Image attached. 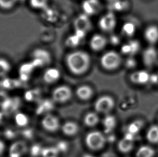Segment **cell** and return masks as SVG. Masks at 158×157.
<instances>
[{
	"instance_id": "obj_1",
	"label": "cell",
	"mask_w": 158,
	"mask_h": 157,
	"mask_svg": "<svg viewBox=\"0 0 158 157\" xmlns=\"http://www.w3.org/2000/svg\"><path fill=\"white\" fill-rule=\"evenodd\" d=\"M69 70L75 75L85 74L90 69L91 58L89 53L81 50H77L69 53L65 59Z\"/></svg>"
},
{
	"instance_id": "obj_2",
	"label": "cell",
	"mask_w": 158,
	"mask_h": 157,
	"mask_svg": "<svg viewBox=\"0 0 158 157\" xmlns=\"http://www.w3.org/2000/svg\"><path fill=\"white\" fill-rule=\"evenodd\" d=\"M123 62L122 55L114 50L107 51L100 58L101 66L104 70L109 72L117 70L122 65Z\"/></svg>"
},
{
	"instance_id": "obj_3",
	"label": "cell",
	"mask_w": 158,
	"mask_h": 157,
	"mask_svg": "<svg viewBox=\"0 0 158 157\" xmlns=\"http://www.w3.org/2000/svg\"><path fill=\"white\" fill-rule=\"evenodd\" d=\"M86 145L93 151H98L105 147L106 139L105 135L99 131H92L86 135Z\"/></svg>"
},
{
	"instance_id": "obj_4",
	"label": "cell",
	"mask_w": 158,
	"mask_h": 157,
	"mask_svg": "<svg viewBox=\"0 0 158 157\" xmlns=\"http://www.w3.org/2000/svg\"><path fill=\"white\" fill-rule=\"evenodd\" d=\"M73 26L76 31V34L80 38H83L92 27L90 16L84 13L79 15L75 19Z\"/></svg>"
},
{
	"instance_id": "obj_5",
	"label": "cell",
	"mask_w": 158,
	"mask_h": 157,
	"mask_svg": "<svg viewBox=\"0 0 158 157\" xmlns=\"http://www.w3.org/2000/svg\"><path fill=\"white\" fill-rule=\"evenodd\" d=\"M115 100L109 95H104L99 98L94 103V109L97 113L109 114L115 107Z\"/></svg>"
},
{
	"instance_id": "obj_6",
	"label": "cell",
	"mask_w": 158,
	"mask_h": 157,
	"mask_svg": "<svg viewBox=\"0 0 158 157\" xmlns=\"http://www.w3.org/2000/svg\"><path fill=\"white\" fill-rule=\"evenodd\" d=\"M73 96V91L70 87L66 85H62L56 87L52 93V98L54 101L59 103H64L70 100Z\"/></svg>"
},
{
	"instance_id": "obj_7",
	"label": "cell",
	"mask_w": 158,
	"mask_h": 157,
	"mask_svg": "<svg viewBox=\"0 0 158 157\" xmlns=\"http://www.w3.org/2000/svg\"><path fill=\"white\" fill-rule=\"evenodd\" d=\"M117 24V17L112 12H109L105 14L99 19V28L103 32L112 31L115 29Z\"/></svg>"
},
{
	"instance_id": "obj_8",
	"label": "cell",
	"mask_w": 158,
	"mask_h": 157,
	"mask_svg": "<svg viewBox=\"0 0 158 157\" xmlns=\"http://www.w3.org/2000/svg\"><path fill=\"white\" fill-rule=\"evenodd\" d=\"M142 60L148 68H152L158 62V50L153 45L146 47L142 54Z\"/></svg>"
},
{
	"instance_id": "obj_9",
	"label": "cell",
	"mask_w": 158,
	"mask_h": 157,
	"mask_svg": "<svg viewBox=\"0 0 158 157\" xmlns=\"http://www.w3.org/2000/svg\"><path fill=\"white\" fill-rule=\"evenodd\" d=\"M135 137L132 134L127 132L126 135L118 142V151L124 155L131 153L135 148Z\"/></svg>"
},
{
	"instance_id": "obj_10",
	"label": "cell",
	"mask_w": 158,
	"mask_h": 157,
	"mask_svg": "<svg viewBox=\"0 0 158 157\" xmlns=\"http://www.w3.org/2000/svg\"><path fill=\"white\" fill-rule=\"evenodd\" d=\"M151 75L145 70L135 71L130 75V81L134 85L143 86L150 81Z\"/></svg>"
},
{
	"instance_id": "obj_11",
	"label": "cell",
	"mask_w": 158,
	"mask_h": 157,
	"mask_svg": "<svg viewBox=\"0 0 158 157\" xmlns=\"http://www.w3.org/2000/svg\"><path fill=\"white\" fill-rule=\"evenodd\" d=\"M41 124L45 130L50 132L57 131L60 127L59 119L52 114H48L44 116L41 121Z\"/></svg>"
},
{
	"instance_id": "obj_12",
	"label": "cell",
	"mask_w": 158,
	"mask_h": 157,
	"mask_svg": "<svg viewBox=\"0 0 158 157\" xmlns=\"http://www.w3.org/2000/svg\"><path fill=\"white\" fill-rule=\"evenodd\" d=\"M108 40L103 34H96L91 37L89 41V46L92 51L99 52L103 50L106 46Z\"/></svg>"
},
{
	"instance_id": "obj_13",
	"label": "cell",
	"mask_w": 158,
	"mask_h": 157,
	"mask_svg": "<svg viewBox=\"0 0 158 157\" xmlns=\"http://www.w3.org/2000/svg\"><path fill=\"white\" fill-rule=\"evenodd\" d=\"M81 7L84 13L91 16L98 13L102 6L99 0H85Z\"/></svg>"
},
{
	"instance_id": "obj_14",
	"label": "cell",
	"mask_w": 158,
	"mask_h": 157,
	"mask_svg": "<svg viewBox=\"0 0 158 157\" xmlns=\"http://www.w3.org/2000/svg\"><path fill=\"white\" fill-rule=\"evenodd\" d=\"M146 41L151 45H154L158 42V26L152 24L146 28L143 32Z\"/></svg>"
},
{
	"instance_id": "obj_15",
	"label": "cell",
	"mask_w": 158,
	"mask_h": 157,
	"mask_svg": "<svg viewBox=\"0 0 158 157\" xmlns=\"http://www.w3.org/2000/svg\"><path fill=\"white\" fill-rule=\"evenodd\" d=\"M32 56L34 59L43 65L50 64L52 61V56L50 53L44 49H37L35 50L32 52Z\"/></svg>"
},
{
	"instance_id": "obj_16",
	"label": "cell",
	"mask_w": 158,
	"mask_h": 157,
	"mask_svg": "<svg viewBox=\"0 0 158 157\" xmlns=\"http://www.w3.org/2000/svg\"><path fill=\"white\" fill-rule=\"evenodd\" d=\"M60 72L58 68L50 67L45 70L43 74V80L49 84L57 82L60 78Z\"/></svg>"
},
{
	"instance_id": "obj_17",
	"label": "cell",
	"mask_w": 158,
	"mask_h": 157,
	"mask_svg": "<svg viewBox=\"0 0 158 157\" xmlns=\"http://www.w3.org/2000/svg\"><path fill=\"white\" fill-rule=\"evenodd\" d=\"M156 150L150 145H141L135 152V157H156Z\"/></svg>"
},
{
	"instance_id": "obj_18",
	"label": "cell",
	"mask_w": 158,
	"mask_h": 157,
	"mask_svg": "<svg viewBox=\"0 0 158 157\" xmlns=\"http://www.w3.org/2000/svg\"><path fill=\"white\" fill-rule=\"evenodd\" d=\"M27 149V145L22 141H17L14 143L10 147V157H21L26 153Z\"/></svg>"
},
{
	"instance_id": "obj_19",
	"label": "cell",
	"mask_w": 158,
	"mask_h": 157,
	"mask_svg": "<svg viewBox=\"0 0 158 157\" xmlns=\"http://www.w3.org/2000/svg\"><path fill=\"white\" fill-rule=\"evenodd\" d=\"M76 94L80 100L87 101L92 98L94 95V91L89 85H81L77 88Z\"/></svg>"
},
{
	"instance_id": "obj_20",
	"label": "cell",
	"mask_w": 158,
	"mask_h": 157,
	"mask_svg": "<svg viewBox=\"0 0 158 157\" xmlns=\"http://www.w3.org/2000/svg\"><path fill=\"white\" fill-rule=\"evenodd\" d=\"M145 138L151 145L158 144V124L150 125L146 130Z\"/></svg>"
},
{
	"instance_id": "obj_21",
	"label": "cell",
	"mask_w": 158,
	"mask_h": 157,
	"mask_svg": "<svg viewBox=\"0 0 158 157\" xmlns=\"http://www.w3.org/2000/svg\"><path fill=\"white\" fill-rule=\"evenodd\" d=\"M140 49V44L138 41L133 40L123 45L122 47V52L127 55H135Z\"/></svg>"
},
{
	"instance_id": "obj_22",
	"label": "cell",
	"mask_w": 158,
	"mask_h": 157,
	"mask_svg": "<svg viewBox=\"0 0 158 157\" xmlns=\"http://www.w3.org/2000/svg\"><path fill=\"white\" fill-rule=\"evenodd\" d=\"M145 124V122L142 119H135L128 124L127 132L135 136L141 132Z\"/></svg>"
},
{
	"instance_id": "obj_23",
	"label": "cell",
	"mask_w": 158,
	"mask_h": 157,
	"mask_svg": "<svg viewBox=\"0 0 158 157\" xmlns=\"http://www.w3.org/2000/svg\"><path fill=\"white\" fill-rule=\"evenodd\" d=\"M63 133L68 136H75L78 132L79 127L76 123L68 121L64 123L61 127Z\"/></svg>"
},
{
	"instance_id": "obj_24",
	"label": "cell",
	"mask_w": 158,
	"mask_h": 157,
	"mask_svg": "<svg viewBox=\"0 0 158 157\" xmlns=\"http://www.w3.org/2000/svg\"><path fill=\"white\" fill-rule=\"evenodd\" d=\"M99 121L100 119L98 114L94 112L88 113L84 119V124L89 127H94L96 126Z\"/></svg>"
},
{
	"instance_id": "obj_25",
	"label": "cell",
	"mask_w": 158,
	"mask_h": 157,
	"mask_svg": "<svg viewBox=\"0 0 158 157\" xmlns=\"http://www.w3.org/2000/svg\"><path fill=\"white\" fill-rule=\"evenodd\" d=\"M41 154L42 157H58L59 150L56 147H45L42 149Z\"/></svg>"
},
{
	"instance_id": "obj_26",
	"label": "cell",
	"mask_w": 158,
	"mask_h": 157,
	"mask_svg": "<svg viewBox=\"0 0 158 157\" xmlns=\"http://www.w3.org/2000/svg\"><path fill=\"white\" fill-rule=\"evenodd\" d=\"M136 31V28L134 24L128 22L124 24L122 29V32L124 36L127 37H131L134 36Z\"/></svg>"
},
{
	"instance_id": "obj_27",
	"label": "cell",
	"mask_w": 158,
	"mask_h": 157,
	"mask_svg": "<svg viewBox=\"0 0 158 157\" xmlns=\"http://www.w3.org/2000/svg\"><path fill=\"white\" fill-rule=\"evenodd\" d=\"M48 0H29V4L32 8L43 9L47 6Z\"/></svg>"
},
{
	"instance_id": "obj_28",
	"label": "cell",
	"mask_w": 158,
	"mask_h": 157,
	"mask_svg": "<svg viewBox=\"0 0 158 157\" xmlns=\"http://www.w3.org/2000/svg\"><path fill=\"white\" fill-rule=\"evenodd\" d=\"M17 0H0L1 8L4 10H9L14 6Z\"/></svg>"
},
{
	"instance_id": "obj_29",
	"label": "cell",
	"mask_w": 158,
	"mask_h": 157,
	"mask_svg": "<svg viewBox=\"0 0 158 157\" xmlns=\"http://www.w3.org/2000/svg\"><path fill=\"white\" fill-rule=\"evenodd\" d=\"M81 39L76 34L72 35L69 37L66 40V44L68 45V46L75 47L78 45L79 42H81Z\"/></svg>"
},
{
	"instance_id": "obj_30",
	"label": "cell",
	"mask_w": 158,
	"mask_h": 157,
	"mask_svg": "<svg viewBox=\"0 0 158 157\" xmlns=\"http://www.w3.org/2000/svg\"><path fill=\"white\" fill-rule=\"evenodd\" d=\"M28 119L26 115L22 114H18L16 116V122L20 126H23L28 123Z\"/></svg>"
},
{
	"instance_id": "obj_31",
	"label": "cell",
	"mask_w": 158,
	"mask_h": 157,
	"mask_svg": "<svg viewBox=\"0 0 158 157\" xmlns=\"http://www.w3.org/2000/svg\"><path fill=\"white\" fill-rule=\"evenodd\" d=\"M1 71L2 72H8L10 68V66L9 62H8L7 60L6 59H3V58H1Z\"/></svg>"
},
{
	"instance_id": "obj_32",
	"label": "cell",
	"mask_w": 158,
	"mask_h": 157,
	"mask_svg": "<svg viewBox=\"0 0 158 157\" xmlns=\"http://www.w3.org/2000/svg\"><path fill=\"white\" fill-rule=\"evenodd\" d=\"M126 65L128 67V68H133V67L135 68L137 65V62H136V60L133 58H130V59L129 58L127 60Z\"/></svg>"
},
{
	"instance_id": "obj_33",
	"label": "cell",
	"mask_w": 158,
	"mask_h": 157,
	"mask_svg": "<svg viewBox=\"0 0 158 157\" xmlns=\"http://www.w3.org/2000/svg\"><path fill=\"white\" fill-rule=\"evenodd\" d=\"M106 1H109V2H115V1H117L118 0H106Z\"/></svg>"
},
{
	"instance_id": "obj_34",
	"label": "cell",
	"mask_w": 158,
	"mask_h": 157,
	"mask_svg": "<svg viewBox=\"0 0 158 157\" xmlns=\"http://www.w3.org/2000/svg\"></svg>"
}]
</instances>
